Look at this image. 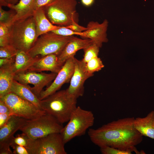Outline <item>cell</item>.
Returning <instances> with one entry per match:
<instances>
[{"label": "cell", "mask_w": 154, "mask_h": 154, "mask_svg": "<svg viewBox=\"0 0 154 154\" xmlns=\"http://www.w3.org/2000/svg\"><path fill=\"white\" fill-rule=\"evenodd\" d=\"M134 117L114 120L97 129L90 128L88 135L91 141L100 147L108 146L121 150L145 154L135 146L141 143L143 136L135 128Z\"/></svg>", "instance_id": "1"}, {"label": "cell", "mask_w": 154, "mask_h": 154, "mask_svg": "<svg viewBox=\"0 0 154 154\" xmlns=\"http://www.w3.org/2000/svg\"><path fill=\"white\" fill-rule=\"evenodd\" d=\"M77 103V99L69 96L66 90L58 91L40 101L41 108L61 124L69 120Z\"/></svg>", "instance_id": "2"}, {"label": "cell", "mask_w": 154, "mask_h": 154, "mask_svg": "<svg viewBox=\"0 0 154 154\" xmlns=\"http://www.w3.org/2000/svg\"><path fill=\"white\" fill-rule=\"evenodd\" d=\"M77 4L76 0H53L42 7L47 18L53 24L70 27L78 31L82 27L74 20Z\"/></svg>", "instance_id": "3"}, {"label": "cell", "mask_w": 154, "mask_h": 154, "mask_svg": "<svg viewBox=\"0 0 154 154\" xmlns=\"http://www.w3.org/2000/svg\"><path fill=\"white\" fill-rule=\"evenodd\" d=\"M9 44L17 51L27 52L36 40L35 23L33 16L10 25Z\"/></svg>", "instance_id": "4"}, {"label": "cell", "mask_w": 154, "mask_h": 154, "mask_svg": "<svg viewBox=\"0 0 154 154\" xmlns=\"http://www.w3.org/2000/svg\"><path fill=\"white\" fill-rule=\"evenodd\" d=\"M94 119L92 111L77 106L60 133L64 143L66 144L76 137L84 135L93 126Z\"/></svg>", "instance_id": "5"}, {"label": "cell", "mask_w": 154, "mask_h": 154, "mask_svg": "<svg viewBox=\"0 0 154 154\" xmlns=\"http://www.w3.org/2000/svg\"><path fill=\"white\" fill-rule=\"evenodd\" d=\"M71 36H64L49 32L39 36L27 52L32 57L55 54L58 55L70 40Z\"/></svg>", "instance_id": "6"}, {"label": "cell", "mask_w": 154, "mask_h": 154, "mask_svg": "<svg viewBox=\"0 0 154 154\" xmlns=\"http://www.w3.org/2000/svg\"><path fill=\"white\" fill-rule=\"evenodd\" d=\"M63 126L52 116L46 114L27 120L20 130L29 138L36 139L53 133H60Z\"/></svg>", "instance_id": "7"}, {"label": "cell", "mask_w": 154, "mask_h": 154, "mask_svg": "<svg viewBox=\"0 0 154 154\" xmlns=\"http://www.w3.org/2000/svg\"><path fill=\"white\" fill-rule=\"evenodd\" d=\"M65 144L60 133H53L38 138H29L26 148L29 154H66Z\"/></svg>", "instance_id": "8"}, {"label": "cell", "mask_w": 154, "mask_h": 154, "mask_svg": "<svg viewBox=\"0 0 154 154\" xmlns=\"http://www.w3.org/2000/svg\"><path fill=\"white\" fill-rule=\"evenodd\" d=\"M9 107L11 116L27 120L36 119L46 114L45 112L31 102L11 92L0 98Z\"/></svg>", "instance_id": "9"}, {"label": "cell", "mask_w": 154, "mask_h": 154, "mask_svg": "<svg viewBox=\"0 0 154 154\" xmlns=\"http://www.w3.org/2000/svg\"><path fill=\"white\" fill-rule=\"evenodd\" d=\"M57 74L27 70L15 74L14 79L21 84L33 85L34 86L31 87V89L39 98L43 88L54 80Z\"/></svg>", "instance_id": "10"}, {"label": "cell", "mask_w": 154, "mask_h": 154, "mask_svg": "<svg viewBox=\"0 0 154 154\" xmlns=\"http://www.w3.org/2000/svg\"><path fill=\"white\" fill-rule=\"evenodd\" d=\"M27 120L21 117L11 116L7 123L0 128V154H13L10 145L15 133L20 130Z\"/></svg>", "instance_id": "11"}, {"label": "cell", "mask_w": 154, "mask_h": 154, "mask_svg": "<svg viewBox=\"0 0 154 154\" xmlns=\"http://www.w3.org/2000/svg\"><path fill=\"white\" fill-rule=\"evenodd\" d=\"M92 76L86 70L84 63L82 60L75 59L74 71L70 82V84L66 89L70 96L77 99L82 96L84 93L85 81Z\"/></svg>", "instance_id": "12"}, {"label": "cell", "mask_w": 154, "mask_h": 154, "mask_svg": "<svg viewBox=\"0 0 154 154\" xmlns=\"http://www.w3.org/2000/svg\"><path fill=\"white\" fill-rule=\"evenodd\" d=\"M75 58L73 56L66 61L53 81L41 93L39 97L40 100L58 91L64 84L70 82L74 71Z\"/></svg>", "instance_id": "13"}, {"label": "cell", "mask_w": 154, "mask_h": 154, "mask_svg": "<svg viewBox=\"0 0 154 154\" xmlns=\"http://www.w3.org/2000/svg\"><path fill=\"white\" fill-rule=\"evenodd\" d=\"M108 24L107 19L101 23L97 21H90L87 24L86 29L83 31L84 35L82 37L90 39L92 43L101 47L103 43L108 41L107 34Z\"/></svg>", "instance_id": "14"}, {"label": "cell", "mask_w": 154, "mask_h": 154, "mask_svg": "<svg viewBox=\"0 0 154 154\" xmlns=\"http://www.w3.org/2000/svg\"><path fill=\"white\" fill-rule=\"evenodd\" d=\"M65 63L60 61L58 59V55L55 54L39 56L27 70L38 72L49 71L57 74Z\"/></svg>", "instance_id": "15"}, {"label": "cell", "mask_w": 154, "mask_h": 154, "mask_svg": "<svg viewBox=\"0 0 154 154\" xmlns=\"http://www.w3.org/2000/svg\"><path fill=\"white\" fill-rule=\"evenodd\" d=\"M92 43V41L90 39L81 38L72 36L69 41L58 55V59L60 61L65 63L68 59L74 56L78 50H83Z\"/></svg>", "instance_id": "16"}, {"label": "cell", "mask_w": 154, "mask_h": 154, "mask_svg": "<svg viewBox=\"0 0 154 154\" xmlns=\"http://www.w3.org/2000/svg\"><path fill=\"white\" fill-rule=\"evenodd\" d=\"M35 0H19L15 4L7 5V7L14 10L15 12L11 25L16 21L24 19L33 16L35 11Z\"/></svg>", "instance_id": "17"}, {"label": "cell", "mask_w": 154, "mask_h": 154, "mask_svg": "<svg viewBox=\"0 0 154 154\" xmlns=\"http://www.w3.org/2000/svg\"><path fill=\"white\" fill-rule=\"evenodd\" d=\"M33 16L36 25V39L40 35L62 27L54 25L47 18L42 7L36 10Z\"/></svg>", "instance_id": "18"}, {"label": "cell", "mask_w": 154, "mask_h": 154, "mask_svg": "<svg viewBox=\"0 0 154 154\" xmlns=\"http://www.w3.org/2000/svg\"><path fill=\"white\" fill-rule=\"evenodd\" d=\"M135 128L143 136L154 139V111L149 112L145 117L135 118Z\"/></svg>", "instance_id": "19"}, {"label": "cell", "mask_w": 154, "mask_h": 154, "mask_svg": "<svg viewBox=\"0 0 154 154\" xmlns=\"http://www.w3.org/2000/svg\"><path fill=\"white\" fill-rule=\"evenodd\" d=\"M10 92L15 94L21 98L31 102L37 107L41 108L40 100L33 92L31 89V87L28 84H21L14 79L11 87Z\"/></svg>", "instance_id": "20"}, {"label": "cell", "mask_w": 154, "mask_h": 154, "mask_svg": "<svg viewBox=\"0 0 154 154\" xmlns=\"http://www.w3.org/2000/svg\"><path fill=\"white\" fill-rule=\"evenodd\" d=\"M14 63L0 67V98L10 92L15 75L13 66Z\"/></svg>", "instance_id": "21"}, {"label": "cell", "mask_w": 154, "mask_h": 154, "mask_svg": "<svg viewBox=\"0 0 154 154\" xmlns=\"http://www.w3.org/2000/svg\"><path fill=\"white\" fill-rule=\"evenodd\" d=\"M39 56L32 57L24 51H18L13 66L15 74L27 70Z\"/></svg>", "instance_id": "22"}, {"label": "cell", "mask_w": 154, "mask_h": 154, "mask_svg": "<svg viewBox=\"0 0 154 154\" xmlns=\"http://www.w3.org/2000/svg\"><path fill=\"white\" fill-rule=\"evenodd\" d=\"M84 66L87 73L93 76L94 72L101 70L104 65L100 58L97 57L84 63Z\"/></svg>", "instance_id": "23"}, {"label": "cell", "mask_w": 154, "mask_h": 154, "mask_svg": "<svg viewBox=\"0 0 154 154\" xmlns=\"http://www.w3.org/2000/svg\"><path fill=\"white\" fill-rule=\"evenodd\" d=\"M100 48L96 44L92 43L83 49L84 54L81 60L85 63L95 57H98Z\"/></svg>", "instance_id": "24"}, {"label": "cell", "mask_w": 154, "mask_h": 154, "mask_svg": "<svg viewBox=\"0 0 154 154\" xmlns=\"http://www.w3.org/2000/svg\"><path fill=\"white\" fill-rule=\"evenodd\" d=\"M10 25L0 23V46L9 44Z\"/></svg>", "instance_id": "25"}, {"label": "cell", "mask_w": 154, "mask_h": 154, "mask_svg": "<svg viewBox=\"0 0 154 154\" xmlns=\"http://www.w3.org/2000/svg\"><path fill=\"white\" fill-rule=\"evenodd\" d=\"M50 32L64 36H70L75 35H78L82 37L84 35L83 31L80 32L76 31L72 29L71 27H62Z\"/></svg>", "instance_id": "26"}, {"label": "cell", "mask_w": 154, "mask_h": 154, "mask_svg": "<svg viewBox=\"0 0 154 154\" xmlns=\"http://www.w3.org/2000/svg\"><path fill=\"white\" fill-rule=\"evenodd\" d=\"M15 14L14 10L10 9L9 11H5L0 5V23H6L10 25Z\"/></svg>", "instance_id": "27"}, {"label": "cell", "mask_w": 154, "mask_h": 154, "mask_svg": "<svg viewBox=\"0 0 154 154\" xmlns=\"http://www.w3.org/2000/svg\"><path fill=\"white\" fill-rule=\"evenodd\" d=\"M17 52V51L10 44L0 46V58L15 57Z\"/></svg>", "instance_id": "28"}, {"label": "cell", "mask_w": 154, "mask_h": 154, "mask_svg": "<svg viewBox=\"0 0 154 154\" xmlns=\"http://www.w3.org/2000/svg\"><path fill=\"white\" fill-rule=\"evenodd\" d=\"M29 138L24 133L17 135L14 137L10 145H18L25 147L27 146Z\"/></svg>", "instance_id": "29"}, {"label": "cell", "mask_w": 154, "mask_h": 154, "mask_svg": "<svg viewBox=\"0 0 154 154\" xmlns=\"http://www.w3.org/2000/svg\"><path fill=\"white\" fill-rule=\"evenodd\" d=\"M100 150L102 154H131L132 152L108 146L100 147Z\"/></svg>", "instance_id": "30"}, {"label": "cell", "mask_w": 154, "mask_h": 154, "mask_svg": "<svg viewBox=\"0 0 154 154\" xmlns=\"http://www.w3.org/2000/svg\"><path fill=\"white\" fill-rule=\"evenodd\" d=\"M13 149L14 154H29L27 149L25 147L18 145H14L11 146Z\"/></svg>", "instance_id": "31"}, {"label": "cell", "mask_w": 154, "mask_h": 154, "mask_svg": "<svg viewBox=\"0 0 154 154\" xmlns=\"http://www.w3.org/2000/svg\"><path fill=\"white\" fill-rule=\"evenodd\" d=\"M11 116L9 113L0 114V128L7 123Z\"/></svg>", "instance_id": "32"}, {"label": "cell", "mask_w": 154, "mask_h": 154, "mask_svg": "<svg viewBox=\"0 0 154 154\" xmlns=\"http://www.w3.org/2000/svg\"><path fill=\"white\" fill-rule=\"evenodd\" d=\"M53 0H35L34 4L35 10L42 7L50 3Z\"/></svg>", "instance_id": "33"}, {"label": "cell", "mask_w": 154, "mask_h": 154, "mask_svg": "<svg viewBox=\"0 0 154 154\" xmlns=\"http://www.w3.org/2000/svg\"><path fill=\"white\" fill-rule=\"evenodd\" d=\"M3 113H9L11 115L9 107L4 101L0 99V114Z\"/></svg>", "instance_id": "34"}, {"label": "cell", "mask_w": 154, "mask_h": 154, "mask_svg": "<svg viewBox=\"0 0 154 154\" xmlns=\"http://www.w3.org/2000/svg\"><path fill=\"white\" fill-rule=\"evenodd\" d=\"M15 57L11 58H0V67L4 65L14 63Z\"/></svg>", "instance_id": "35"}, {"label": "cell", "mask_w": 154, "mask_h": 154, "mask_svg": "<svg viewBox=\"0 0 154 154\" xmlns=\"http://www.w3.org/2000/svg\"><path fill=\"white\" fill-rule=\"evenodd\" d=\"M19 0H0V5L7 7L8 5H14L17 3Z\"/></svg>", "instance_id": "36"}, {"label": "cell", "mask_w": 154, "mask_h": 154, "mask_svg": "<svg viewBox=\"0 0 154 154\" xmlns=\"http://www.w3.org/2000/svg\"><path fill=\"white\" fill-rule=\"evenodd\" d=\"M81 1L84 5L88 7L91 5L93 4L94 0H81Z\"/></svg>", "instance_id": "37"}]
</instances>
